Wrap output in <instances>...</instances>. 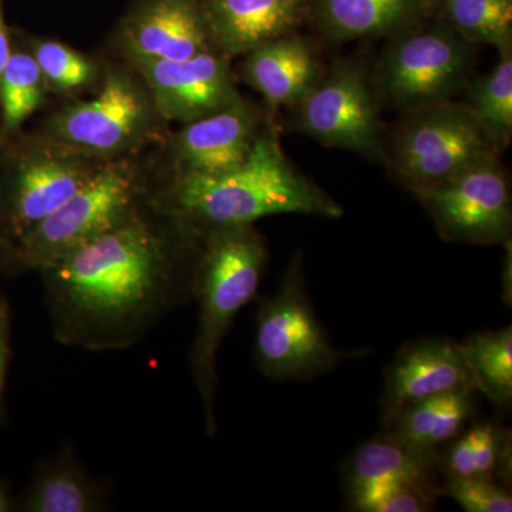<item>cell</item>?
<instances>
[{
	"label": "cell",
	"mask_w": 512,
	"mask_h": 512,
	"mask_svg": "<svg viewBox=\"0 0 512 512\" xmlns=\"http://www.w3.org/2000/svg\"><path fill=\"white\" fill-rule=\"evenodd\" d=\"M198 259L184 262L180 249L136 208L40 271L53 335L94 352L130 348L190 301Z\"/></svg>",
	"instance_id": "obj_1"
},
{
	"label": "cell",
	"mask_w": 512,
	"mask_h": 512,
	"mask_svg": "<svg viewBox=\"0 0 512 512\" xmlns=\"http://www.w3.org/2000/svg\"><path fill=\"white\" fill-rule=\"evenodd\" d=\"M160 210L202 235L231 225H254L269 215H343L338 201L289 163L275 128L268 124L261 126L247 160L234 170L175 175Z\"/></svg>",
	"instance_id": "obj_2"
},
{
	"label": "cell",
	"mask_w": 512,
	"mask_h": 512,
	"mask_svg": "<svg viewBox=\"0 0 512 512\" xmlns=\"http://www.w3.org/2000/svg\"><path fill=\"white\" fill-rule=\"evenodd\" d=\"M268 251L254 225L212 229L204 238L192 296L198 301V329L191 370L204 409L205 431L217 433L218 352L235 316L258 291Z\"/></svg>",
	"instance_id": "obj_3"
},
{
	"label": "cell",
	"mask_w": 512,
	"mask_h": 512,
	"mask_svg": "<svg viewBox=\"0 0 512 512\" xmlns=\"http://www.w3.org/2000/svg\"><path fill=\"white\" fill-rule=\"evenodd\" d=\"M140 178L127 161L100 165L59 210L13 245L9 272L43 271L109 231L137 207Z\"/></svg>",
	"instance_id": "obj_4"
},
{
	"label": "cell",
	"mask_w": 512,
	"mask_h": 512,
	"mask_svg": "<svg viewBox=\"0 0 512 512\" xmlns=\"http://www.w3.org/2000/svg\"><path fill=\"white\" fill-rule=\"evenodd\" d=\"M348 356L329 342L316 318L306 292L302 255L298 252L286 269L281 288L259 305L256 366L269 379L303 382L332 372Z\"/></svg>",
	"instance_id": "obj_5"
},
{
	"label": "cell",
	"mask_w": 512,
	"mask_h": 512,
	"mask_svg": "<svg viewBox=\"0 0 512 512\" xmlns=\"http://www.w3.org/2000/svg\"><path fill=\"white\" fill-rule=\"evenodd\" d=\"M412 113L397 131L393 163L413 191L497 158L500 148L464 103L447 100Z\"/></svg>",
	"instance_id": "obj_6"
},
{
	"label": "cell",
	"mask_w": 512,
	"mask_h": 512,
	"mask_svg": "<svg viewBox=\"0 0 512 512\" xmlns=\"http://www.w3.org/2000/svg\"><path fill=\"white\" fill-rule=\"evenodd\" d=\"M470 43L448 25H434L397 37L384 53L379 87L396 107L419 110L443 103L470 73Z\"/></svg>",
	"instance_id": "obj_7"
},
{
	"label": "cell",
	"mask_w": 512,
	"mask_h": 512,
	"mask_svg": "<svg viewBox=\"0 0 512 512\" xmlns=\"http://www.w3.org/2000/svg\"><path fill=\"white\" fill-rule=\"evenodd\" d=\"M414 194L447 241L493 245L510 239V183L497 158L473 165Z\"/></svg>",
	"instance_id": "obj_8"
},
{
	"label": "cell",
	"mask_w": 512,
	"mask_h": 512,
	"mask_svg": "<svg viewBox=\"0 0 512 512\" xmlns=\"http://www.w3.org/2000/svg\"><path fill=\"white\" fill-rule=\"evenodd\" d=\"M99 168L92 158L55 140L20 158L0 197V225L12 248L59 210Z\"/></svg>",
	"instance_id": "obj_9"
},
{
	"label": "cell",
	"mask_w": 512,
	"mask_h": 512,
	"mask_svg": "<svg viewBox=\"0 0 512 512\" xmlns=\"http://www.w3.org/2000/svg\"><path fill=\"white\" fill-rule=\"evenodd\" d=\"M146 93L127 74L111 73L92 100L70 104L50 123L53 140L90 158L119 156L150 123Z\"/></svg>",
	"instance_id": "obj_10"
},
{
	"label": "cell",
	"mask_w": 512,
	"mask_h": 512,
	"mask_svg": "<svg viewBox=\"0 0 512 512\" xmlns=\"http://www.w3.org/2000/svg\"><path fill=\"white\" fill-rule=\"evenodd\" d=\"M296 106L299 127L316 140L369 156L379 148L375 96L359 66L333 67Z\"/></svg>",
	"instance_id": "obj_11"
},
{
	"label": "cell",
	"mask_w": 512,
	"mask_h": 512,
	"mask_svg": "<svg viewBox=\"0 0 512 512\" xmlns=\"http://www.w3.org/2000/svg\"><path fill=\"white\" fill-rule=\"evenodd\" d=\"M146 80L158 113L167 120L191 123L227 109L241 99L228 56L218 50L180 62L133 60Z\"/></svg>",
	"instance_id": "obj_12"
},
{
	"label": "cell",
	"mask_w": 512,
	"mask_h": 512,
	"mask_svg": "<svg viewBox=\"0 0 512 512\" xmlns=\"http://www.w3.org/2000/svg\"><path fill=\"white\" fill-rule=\"evenodd\" d=\"M460 390L477 392L460 343L441 336L413 340L386 369L380 403L384 426L409 404Z\"/></svg>",
	"instance_id": "obj_13"
},
{
	"label": "cell",
	"mask_w": 512,
	"mask_h": 512,
	"mask_svg": "<svg viewBox=\"0 0 512 512\" xmlns=\"http://www.w3.org/2000/svg\"><path fill=\"white\" fill-rule=\"evenodd\" d=\"M121 45L131 60L168 62L215 49L200 0H144L124 22Z\"/></svg>",
	"instance_id": "obj_14"
},
{
	"label": "cell",
	"mask_w": 512,
	"mask_h": 512,
	"mask_svg": "<svg viewBox=\"0 0 512 512\" xmlns=\"http://www.w3.org/2000/svg\"><path fill=\"white\" fill-rule=\"evenodd\" d=\"M259 130L258 113L242 99L185 124L173 144L178 173L218 175L234 170L247 160Z\"/></svg>",
	"instance_id": "obj_15"
},
{
	"label": "cell",
	"mask_w": 512,
	"mask_h": 512,
	"mask_svg": "<svg viewBox=\"0 0 512 512\" xmlns=\"http://www.w3.org/2000/svg\"><path fill=\"white\" fill-rule=\"evenodd\" d=\"M303 0H207L215 47L225 56L248 55L285 36L298 22Z\"/></svg>",
	"instance_id": "obj_16"
},
{
	"label": "cell",
	"mask_w": 512,
	"mask_h": 512,
	"mask_svg": "<svg viewBox=\"0 0 512 512\" xmlns=\"http://www.w3.org/2000/svg\"><path fill=\"white\" fill-rule=\"evenodd\" d=\"M244 76L272 107L298 104L319 80V63L301 39L282 36L248 53Z\"/></svg>",
	"instance_id": "obj_17"
},
{
	"label": "cell",
	"mask_w": 512,
	"mask_h": 512,
	"mask_svg": "<svg viewBox=\"0 0 512 512\" xmlns=\"http://www.w3.org/2000/svg\"><path fill=\"white\" fill-rule=\"evenodd\" d=\"M106 485L84 470L66 448L40 464L20 510L26 512H99L107 508Z\"/></svg>",
	"instance_id": "obj_18"
},
{
	"label": "cell",
	"mask_w": 512,
	"mask_h": 512,
	"mask_svg": "<svg viewBox=\"0 0 512 512\" xmlns=\"http://www.w3.org/2000/svg\"><path fill=\"white\" fill-rule=\"evenodd\" d=\"M474 393L448 392L409 404L387 424L386 436L413 450L439 451L460 436L473 419Z\"/></svg>",
	"instance_id": "obj_19"
},
{
	"label": "cell",
	"mask_w": 512,
	"mask_h": 512,
	"mask_svg": "<svg viewBox=\"0 0 512 512\" xmlns=\"http://www.w3.org/2000/svg\"><path fill=\"white\" fill-rule=\"evenodd\" d=\"M439 451L424 453L383 436L367 441L350 463L348 488L353 505L376 488L399 481L436 483L440 470Z\"/></svg>",
	"instance_id": "obj_20"
},
{
	"label": "cell",
	"mask_w": 512,
	"mask_h": 512,
	"mask_svg": "<svg viewBox=\"0 0 512 512\" xmlns=\"http://www.w3.org/2000/svg\"><path fill=\"white\" fill-rule=\"evenodd\" d=\"M429 0H319V16L338 39L399 32L423 15Z\"/></svg>",
	"instance_id": "obj_21"
},
{
	"label": "cell",
	"mask_w": 512,
	"mask_h": 512,
	"mask_svg": "<svg viewBox=\"0 0 512 512\" xmlns=\"http://www.w3.org/2000/svg\"><path fill=\"white\" fill-rule=\"evenodd\" d=\"M450 443L440 454V471L446 477L505 476L511 466L510 434L497 424H476Z\"/></svg>",
	"instance_id": "obj_22"
},
{
	"label": "cell",
	"mask_w": 512,
	"mask_h": 512,
	"mask_svg": "<svg viewBox=\"0 0 512 512\" xmlns=\"http://www.w3.org/2000/svg\"><path fill=\"white\" fill-rule=\"evenodd\" d=\"M478 392L501 412L512 404V328L481 332L460 343Z\"/></svg>",
	"instance_id": "obj_23"
},
{
	"label": "cell",
	"mask_w": 512,
	"mask_h": 512,
	"mask_svg": "<svg viewBox=\"0 0 512 512\" xmlns=\"http://www.w3.org/2000/svg\"><path fill=\"white\" fill-rule=\"evenodd\" d=\"M464 106L495 146H507L512 133V50L500 53L497 66L474 82Z\"/></svg>",
	"instance_id": "obj_24"
},
{
	"label": "cell",
	"mask_w": 512,
	"mask_h": 512,
	"mask_svg": "<svg viewBox=\"0 0 512 512\" xmlns=\"http://www.w3.org/2000/svg\"><path fill=\"white\" fill-rule=\"evenodd\" d=\"M448 26L468 43L512 49V0H443Z\"/></svg>",
	"instance_id": "obj_25"
},
{
	"label": "cell",
	"mask_w": 512,
	"mask_h": 512,
	"mask_svg": "<svg viewBox=\"0 0 512 512\" xmlns=\"http://www.w3.org/2000/svg\"><path fill=\"white\" fill-rule=\"evenodd\" d=\"M46 87L45 77L32 53H10L0 76V107L5 131L19 130L42 106Z\"/></svg>",
	"instance_id": "obj_26"
},
{
	"label": "cell",
	"mask_w": 512,
	"mask_h": 512,
	"mask_svg": "<svg viewBox=\"0 0 512 512\" xmlns=\"http://www.w3.org/2000/svg\"><path fill=\"white\" fill-rule=\"evenodd\" d=\"M32 55L45 77L47 87L57 92L83 89L93 82L97 74L96 66L90 59L55 40H39L33 45Z\"/></svg>",
	"instance_id": "obj_27"
},
{
	"label": "cell",
	"mask_w": 512,
	"mask_h": 512,
	"mask_svg": "<svg viewBox=\"0 0 512 512\" xmlns=\"http://www.w3.org/2000/svg\"><path fill=\"white\" fill-rule=\"evenodd\" d=\"M439 494L436 483L399 481L376 488L353 508L363 512H426L433 510Z\"/></svg>",
	"instance_id": "obj_28"
},
{
	"label": "cell",
	"mask_w": 512,
	"mask_h": 512,
	"mask_svg": "<svg viewBox=\"0 0 512 512\" xmlns=\"http://www.w3.org/2000/svg\"><path fill=\"white\" fill-rule=\"evenodd\" d=\"M440 490L467 512L512 511L511 493L495 477H447Z\"/></svg>",
	"instance_id": "obj_29"
},
{
	"label": "cell",
	"mask_w": 512,
	"mask_h": 512,
	"mask_svg": "<svg viewBox=\"0 0 512 512\" xmlns=\"http://www.w3.org/2000/svg\"><path fill=\"white\" fill-rule=\"evenodd\" d=\"M10 332H12V319H10V308L0 313V424L6 420L5 389L6 376H8L10 355Z\"/></svg>",
	"instance_id": "obj_30"
},
{
	"label": "cell",
	"mask_w": 512,
	"mask_h": 512,
	"mask_svg": "<svg viewBox=\"0 0 512 512\" xmlns=\"http://www.w3.org/2000/svg\"><path fill=\"white\" fill-rule=\"evenodd\" d=\"M10 53H12V49H10L9 33L8 28H6L5 18H3L2 0H0V76H2Z\"/></svg>",
	"instance_id": "obj_31"
},
{
	"label": "cell",
	"mask_w": 512,
	"mask_h": 512,
	"mask_svg": "<svg viewBox=\"0 0 512 512\" xmlns=\"http://www.w3.org/2000/svg\"><path fill=\"white\" fill-rule=\"evenodd\" d=\"M12 245L8 238L3 234L2 225H0V268L9 271L10 258H12Z\"/></svg>",
	"instance_id": "obj_32"
},
{
	"label": "cell",
	"mask_w": 512,
	"mask_h": 512,
	"mask_svg": "<svg viewBox=\"0 0 512 512\" xmlns=\"http://www.w3.org/2000/svg\"><path fill=\"white\" fill-rule=\"evenodd\" d=\"M16 510L15 501L10 495L8 487L0 481V512H10Z\"/></svg>",
	"instance_id": "obj_33"
},
{
	"label": "cell",
	"mask_w": 512,
	"mask_h": 512,
	"mask_svg": "<svg viewBox=\"0 0 512 512\" xmlns=\"http://www.w3.org/2000/svg\"><path fill=\"white\" fill-rule=\"evenodd\" d=\"M8 306V302H6L5 299H3V296L0 295V313L5 311V309L8 308Z\"/></svg>",
	"instance_id": "obj_34"
}]
</instances>
